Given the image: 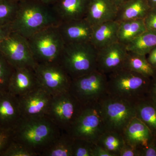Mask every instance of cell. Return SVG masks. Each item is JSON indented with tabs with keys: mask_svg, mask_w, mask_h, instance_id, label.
Returning a JSON list of instances; mask_svg holds the SVG:
<instances>
[{
	"mask_svg": "<svg viewBox=\"0 0 156 156\" xmlns=\"http://www.w3.org/2000/svg\"><path fill=\"white\" fill-rule=\"evenodd\" d=\"M108 95L134 104L147 95L151 78L123 68L107 75Z\"/></svg>",
	"mask_w": 156,
	"mask_h": 156,
	"instance_id": "obj_3",
	"label": "cell"
},
{
	"mask_svg": "<svg viewBox=\"0 0 156 156\" xmlns=\"http://www.w3.org/2000/svg\"><path fill=\"white\" fill-rule=\"evenodd\" d=\"M19 2L12 0H0V26L11 24L16 17Z\"/></svg>",
	"mask_w": 156,
	"mask_h": 156,
	"instance_id": "obj_28",
	"label": "cell"
},
{
	"mask_svg": "<svg viewBox=\"0 0 156 156\" xmlns=\"http://www.w3.org/2000/svg\"><path fill=\"white\" fill-rule=\"evenodd\" d=\"M123 68L151 79L156 76V69L148 61L146 55L128 51Z\"/></svg>",
	"mask_w": 156,
	"mask_h": 156,
	"instance_id": "obj_24",
	"label": "cell"
},
{
	"mask_svg": "<svg viewBox=\"0 0 156 156\" xmlns=\"http://www.w3.org/2000/svg\"><path fill=\"white\" fill-rule=\"evenodd\" d=\"M117 7L110 0H91L85 19L94 27L116 17Z\"/></svg>",
	"mask_w": 156,
	"mask_h": 156,
	"instance_id": "obj_19",
	"label": "cell"
},
{
	"mask_svg": "<svg viewBox=\"0 0 156 156\" xmlns=\"http://www.w3.org/2000/svg\"><path fill=\"white\" fill-rule=\"evenodd\" d=\"M98 50L90 42L65 44L59 63L72 79L97 70Z\"/></svg>",
	"mask_w": 156,
	"mask_h": 156,
	"instance_id": "obj_4",
	"label": "cell"
},
{
	"mask_svg": "<svg viewBox=\"0 0 156 156\" xmlns=\"http://www.w3.org/2000/svg\"><path fill=\"white\" fill-rule=\"evenodd\" d=\"M151 9L156 8V0H146Z\"/></svg>",
	"mask_w": 156,
	"mask_h": 156,
	"instance_id": "obj_42",
	"label": "cell"
},
{
	"mask_svg": "<svg viewBox=\"0 0 156 156\" xmlns=\"http://www.w3.org/2000/svg\"><path fill=\"white\" fill-rule=\"evenodd\" d=\"M12 139V131L0 129V156Z\"/></svg>",
	"mask_w": 156,
	"mask_h": 156,
	"instance_id": "obj_33",
	"label": "cell"
},
{
	"mask_svg": "<svg viewBox=\"0 0 156 156\" xmlns=\"http://www.w3.org/2000/svg\"><path fill=\"white\" fill-rule=\"evenodd\" d=\"M0 52L15 69H34L37 63L34 59L27 39L12 32L0 44Z\"/></svg>",
	"mask_w": 156,
	"mask_h": 156,
	"instance_id": "obj_10",
	"label": "cell"
},
{
	"mask_svg": "<svg viewBox=\"0 0 156 156\" xmlns=\"http://www.w3.org/2000/svg\"><path fill=\"white\" fill-rule=\"evenodd\" d=\"M83 106L69 90L53 96L46 116L62 131L68 133Z\"/></svg>",
	"mask_w": 156,
	"mask_h": 156,
	"instance_id": "obj_7",
	"label": "cell"
},
{
	"mask_svg": "<svg viewBox=\"0 0 156 156\" xmlns=\"http://www.w3.org/2000/svg\"><path fill=\"white\" fill-rule=\"evenodd\" d=\"M34 70L30 68L15 69L8 86V91L20 97L38 87Z\"/></svg>",
	"mask_w": 156,
	"mask_h": 156,
	"instance_id": "obj_16",
	"label": "cell"
},
{
	"mask_svg": "<svg viewBox=\"0 0 156 156\" xmlns=\"http://www.w3.org/2000/svg\"><path fill=\"white\" fill-rule=\"evenodd\" d=\"M34 70L39 86L53 96L69 91L72 79L59 63L37 64Z\"/></svg>",
	"mask_w": 156,
	"mask_h": 156,
	"instance_id": "obj_11",
	"label": "cell"
},
{
	"mask_svg": "<svg viewBox=\"0 0 156 156\" xmlns=\"http://www.w3.org/2000/svg\"><path fill=\"white\" fill-rule=\"evenodd\" d=\"M21 119L18 97L8 91L0 92V129L13 131Z\"/></svg>",
	"mask_w": 156,
	"mask_h": 156,
	"instance_id": "obj_14",
	"label": "cell"
},
{
	"mask_svg": "<svg viewBox=\"0 0 156 156\" xmlns=\"http://www.w3.org/2000/svg\"><path fill=\"white\" fill-rule=\"evenodd\" d=\"M119 22L112 20L93 27L90 42L98 50L118 42Z\"/></svg>",
	"mask_w": 156,
	"mask_h": 156,
	"instance_id": "obj_20",
	"label": "cell"
},
{
	"mask_svg": "<svg viewBox=\"0 0 156 156\" xmlns=\"http://www.w3.org/2000/svg\"><path fill=\"white\" fill-rule=\"evenodd\" d=\"M1 156H39L37 153L12 139Z\"/></svg>",
	"mask_w": 156,
	"mask_h": 156,
	"instance_id": "obj_29",
	"label": "cell"
},
{
	"mask_svg": "<svg viewBox=\"0 0 156 156\" xmlns=\"http://www.w3.org/2000/svg\"><path fill=\"white\" fill-rule=\"evenodd\" d=\"M147 95L156 102V76L151 79Z\"/></svg>",
	"mask_w": 156,
	"mask_h": 156,
	"instance_id": "obj_37",
	"label": "cell"
},
{
	"mask_svg": "<svg viewBox=\"0 0 156 156\" xmlns=\"http://www.w3.org/2000/svg\"><path fill=\"white\" fill-rule=\"evenodd\" d=\"M114 5L117 7H119L121 4L125 2L128 0H110Z\"/></svg>",
	"mask_w": 156,
	"mask_h": 156,
	"instance_id": "obj_40",
	"label": "cell"
},
{
	"mask_svg": "<svg viewBox=\"0 0 156 156\" xmlns=\"http://www.w3.org/2000/svg\"><path fill=\"white\" fill-rule=\"evenodd\" d=\"M58 28L65 44L90 42L93 30L85 18L61 23Z\"/></svg>",
	"mask_w": 156,
	"mask_h": 156,
	"instance_id": "obj_15",
	"label": "cell"
},
{
	"mask_svg": "<svg viewBox=\"0 0 156 156\" xmlns=\"http://www.w3.org/2000/svg\"><path fill=\"white\" fill-rule=\"evenodd\" d=\"M108 76L95 70L72 79L69 91L82 104L98 102L107 94Z\"/></svg>",
	"mask_w": 156,
	"mask_h": 156,
	"instance_id": "obj_9",
	"label": "cell"
},
{
	"mask_svg": "<svg viewBox=\"0 0 156 156\" xmlns=\"http://www.w3.org/2000/svg\"><path fill=\"white\" fill-rule=\"evenodd\" d=\"M144 20L147 29L156 30V8L150 9Z\"/></svg>",
	"mask_w": 156,
	"mask_h": 156,
	"instance_id": "obj_32",
	"label": "cell"
},
{
	"mask_svg": "<svg viewBox=\"0 0 156 156\" xmlns=\"http://www.w3.org/2000/svg\"><path fill=\"white\" fill-rule=\"evenodd\" d=\"M14 70L0 52V92L8 91L9 81Z\"/></svg>",
	"mask_w": 156,
	"mask_h": 156,
	"instance_id": "obj_30",
	"label": "cell"
},
{
	"mask_svg": "<svg viewBox=\"0 0 156 156\" xmlns=\"http://www.w3.org/2000/svg\"><path fill=\"white\" fill-rule=\"evenodd\" d=\"M98 102L108 131L122 133L128 123L136 117L134 104L111 97L108 94Z\"/></svg>",
	"mask_w": 156,
	"mask_h": 156,
	"instance_id": "obj_8",
	"label": "cell"
},
{
	"mask_svg": "<svg viewBox=\"0 0 156 156\" xmlns=\"http://www.w3.org/2000/svg\"><path fill=\"white\" fill-rule=\"evenodd\" d=\"M74 139L69 133L62 131L40 156H73Z\"/></svg>",
	"mask_w": 156,
	"mask_h": 156,
	"instance_id": "obj_25",
	"label": "cell"
},
{
	"mask_svg": "<svg viewBox=\"0 0 156 156\" xmlns=\"http://www.w3.org/2000/svg\"><path fill=\"white\" fill-rule=\"evenodd\" d=\"M156 46V30L147 29L126 46L129 52L147 55Z\"/></svg>",
	"mask_w": 156,
	"mask_h": 156,
	"instance_id": "obj_26",
	"label": "cell"
},
{
	"mask_svg": "<svg viewBox=\"0 0 156 156\" xmlns=\"http://www.w3.org/2000/svg\"><path fill=\"white\" fill-rule=\"evenodd\" d=\"M91 0H57L53 9L61 23L84 19Z\"/></svg>",
	"mask_w": 156,
	"mask_h": 156,
	"instance_id": "obj_18",
	"label": "cell"
},
{
	"mask_svg": "<svg viewBox=\"0 0 156 156\" xmlns=\"http://www.w3.org/2000/svg\"><path fill=\"white\" fill-rule=\"evenodd\" d=\"M150 9L146 0H128L117 7L115 21L144 19Z\"/></svg>",
	"mask_w": 156,
	"mask_h": 156,
	"instance_id": "obj_21",
	"label": "cell"
},
{
	"mask_svg": "<svg viewBox=\"0 0 156 156\" xmlns=\"http://www.w3.org/2000/svg\"><path fill=\"white\" fill-rule=\"evenodd\" d=\"M147 59L151 65L156 69V46L148 53Z\"/></svg>",
	"mask_w": 156,
	"mask_h": 156,
	"instance_id": "obj_39",
	"label": "cell"
},
{
	"mask_svg": "<svg viewBox=\"0 0 156 156\" xmlns=\"http://www.w3.org/2000/svg\"><path fill=\"white\" fill-rule=\"evenodd\" d=\"M105 131L103 115L98 101L83 105L80 115L68 133L73 138L96 144Z\"/></svg>",
	"mask_w": 156,
	"mask_h": 156,
	"instance_id": "obj_6",
	"label": "cell"
},
{
	"mask_svg": "<svg viewBox=\"0 0 156 156\" xmlns=\"http://www.w3.org/2000/svg\"><path fill=\"white\" fill-rule=\"evenodd\" d=\"M93 156H115L104 148L95 144L93 151Z\"/></svg>",
	"mask_w": 156,
	"mask_h": 156,
	"instance_id": "obj_36",
	"label": "cell"
},
{
	"mask_svg": "<svg viewBox=\"0 0 156 156\" xmlns=\"http://www.w3.org/2000/svg\"><path fill=\"white\" fill-rule=\"evenodd\" d=\"M38 1L41 2L46 4V5H53L57 0H38Z\"/></svg>",
	"mask_w": 156,
	"mask_h": 156,
	"instance_id": "obj_41",
	"label": "cell"
},
{
	"mask_svg": "<svg viewBox=\"0 0 156 156\" xmlns=\"http://www.w3.org/2000/svg\"><path fill=\"white\" fill-rule=\"evenodd\" d=\"M136 117L141 120L156 137V102L147 95L134 103Z\"/></svg>",
	"mask_w": 156,
	"mask_h": 156,
	"instance_id": "obj_22",
	"label": "cell"
},
{
	"mask_svg": "<svg viewBox=\"0 0 156 156\" xmlns=\"http://www.w3.org/2000/svg\"><path fill=\"white\" fill-rule=\"evenodd\" d=\"M12 33L11 24L0 26V44Z\"/></svg>",
	"mask_w": 156,
	"mask_h": 156,
	"instance_id": "obj_38",
	"label": "cell"
},
{
	"mask_svg": "<svg viewBox=\"0 0 156 156\" xmlns=\"http://www.w3.org/2000/svg\"><path fill=\"white\" fill-rule=\"evenodd\" d=\"M128 51L117 42L98 50L97 70L107 75L123 68Z\"/></svg>",
	"mask_w": 156,
	"mask_h": 156,
	"instance_id": "obj_13",
	"label": "cell"
},
{
	"mask_svg": "<svg viewBox=\"0 0 156 156\" xmlns=\"http://www.w3.org/2000/svg\"><path fill=\"white\" fill-rule=\"evenodd\" d=\"M119 23L118 42L126 46L147 30L144 19L124 20Z\"/></svg>",
	"mask_w": 156,
	"mask_h": 156,
	"instance_id": "obj_23",
	"label": "cell"
},
{
	"mask_svg": "<svg viewBox=\"0 0 156 156\" xmlns=\"http://www.w3.org/2000/svg\"><path fill=\"white\" fill-rule=\"evenodd\" d=\"M119 156H140V151L126 144L120 151Z\"/></svg>",
	"mask_w": 156,
	"mask_h": 156,
	"instance_id": "obj_35",
	"label": "cell"
},
{
	"mask_svg": "<svg viewBox=\"0 0 156 156\" xmlns=\"http://www.w3.org/2000/svg\"><path fill=\"white\" fill-rule=\"evenodd\" d=\"M61 21L53 6L38 0H22L14 21L11 24L12 32L27 39L39 31L58 26Z\"/></svg>",
	"mask_w": 156,
	"mask_h": 156,
	"instance_id": "obj_1",
	"label": "cell"
},
{
	"mask_svg": "<svg viewBox=\"0 0 156 156\" xmlns=\"http://www.w3.org/2000/svg\"><path fill=\"white\" fill-rule=\"evenodd\" d=\"M27 39L37 64L59 63L65 43L58 26L39 31Z\"/></svg>",
	"mask_w": 156,
	"mask_h": 156,
	"instance_id": "obj_5",
	"label": "cell"
},
{
	"mask_svg": "<svg viewBox=\"0 0 156 156\" xmlns=\"http://www.w3.org/2000/svg\"><path fill=\"white\" fill-rule=\"evenodd\" d=\"M140 156H156V137L140 150Z\"/></svg>",
	"mask_w": 156,
	"mask_h": 156,
	"instance_id": "obj_34",
	"label": "cell"
},
{
	"mask_svg": "<svg viewBox=\"0 0 156 156\" xmlns=\"http://www.w3.org/2000/svg\"><path fill=\"white\" fill-rule=\"evenodd\" d=\"M126 144L141 150L153 139L154 136L147 126L135 117L130 121L122 132Z\"/></svg>",
	"mask_w": 156,
	"mask_h": 156,
	"instance_id": "obj_17",
	"label": "cell"
},
{
	"mask_svg": "<svg viewBox=\"0 0 156 156\" xmlns=\"http://www.w3.org/2000/svg\"><path fill=\"white\" fill-rule=\"evenodd\" d=\"M52 97L53 95L39 86L27 94L18 97L22 118L46 116Z\"/></svg>",
	"mask_w": 156,
	"mask_h": 156,
	"instance_id": "obj_12",
	"label": "cell"
},
{
	"mask_svg": "<svg viewBox=\"0 0 156 156\" xmlns=\"http://www.w3.org/2000/svg\"><path fill=\"white\" fill-rule=\"evenodd\" d=\"M12 1H15V2H20V1H22V0H12Z\"/></svg>",
	"mask_w": 156,
	"mask_h": 156,
	"instance_id": "obj_43",
	"label": "cell"
},
{
	"mask_svg": "<svg viewBox=\"0 0 156 156\" xmlns=\"http://www.w3.org/2000/svg\"><path fill=\"white\" fill-rule=\"evenodd\" d=\"M62 132L47 116L22 118L12 131V138L40 156Z\"/></svg>",
	"mask_w": 156,
	"mask_h": 156,
	"instance_id": "obj_2",
	"label": "cell"
},
{
	"mask_svg": "<svg viewBox=\"0 0 156 156\" xmlns=\"http://www.w3.org/2000/svg\"><path fill=\"white\" fill-rule=\"evenodd\" d=\"M96 144L104 148L115 156H119L120 151L126 144V142L122 133L106 130L99 137Z\"/></svg>",
	"mask_w": 156,
	"mask_h": 156,
	"instance_id": "obj_27",
	"label": "cell"
},
{
	"mask_svg": "<svg viewBox=\"0 0 156 156\" xmlns=\"http://www.w3.org/2000/svg\"><path fill=\"white\" fill-rule=\"evenodd\" d=\"M95 144L87 140L74 138L73 145V156H93Z\"/></svg>",
	"mask_w": 156,
	"mask_h": 156,
	"instance_id": "obj_31",
	"label": "cell"
}]
</instances>
